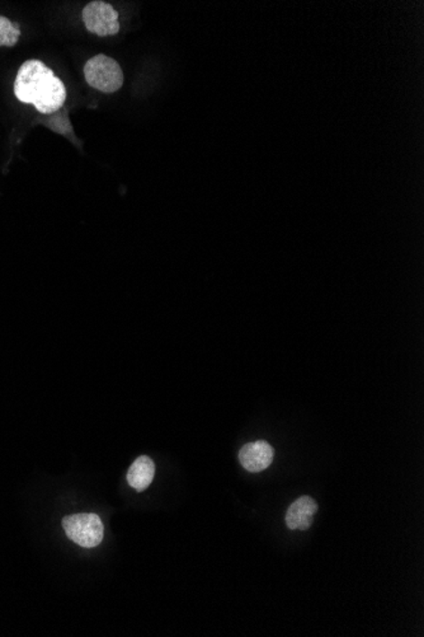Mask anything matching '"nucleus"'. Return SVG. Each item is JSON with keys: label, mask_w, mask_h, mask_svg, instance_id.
<instances>
[{"label": "nucleus", "mask_w": 424, "mask_h": 637, "mask_svg": "<svg viewBox=\"0 0 424 637\" xmlns=\"http://www.w3.org/2000/svg\"><path fill=\"white\" fill-rule=\"evenodd\" d=\"M14 94L20 103L33 104L40 113L51 115L63 109L66 88L54 70L40 60H27L18 69Z\"/></svg>", "instance_id": "1"}, {"label": "nucleus", "mask_w": 424, "mask_h": 637, "mask_svg": "<svg viewBox=\"0 0 424 637\" xmlns=\"http://www.w3.org/2000/svg\"><path fill=\"white\" fill-rule=\"evenodd\" d=\"M85 81L92 88L102 94H115L124 85L121 66L104 54H98L84 66Z\"/></svg>", "instance_id": "2"}, {"label": "nucleus", "mask_w": 424, "mask_h": 637, "mask_svg": "<svg viewBox=\"0 0 424 637\" xmlns=\"http://www.w3.org/2000/svg\"><path fill=\"white\" fill-rule=\"evenodd\" d=\"M69 540L85 549H93L103 540V523L97 514H74L63 519Z\"/></svg>", "instance_id": "3"}, {"label": "nucleus", "mask_w": 424, "mask_h": 637, "mask_svg": "<svg viewBox=\"0 0 424 637\" xmlns=\"http://www.w3.org/2000/svg\"><path fill=\"white\" fill-rule=\"evenodd\" d=\"M85 29L100 37L109 36L110 24L118 22L119 12L106 2H91L82 12Z\"/></svg>", "instance_id": "4"}, {"label": "nucleus", "mask_w": 424, "mask_h": 637, "mask_svg": "<svg viewBox=\"0 0 424 637\" xmlns=\"http://www.w3.org/2000/svg\"><path fill=\"white\" fill-rule=\"evenodd\" d=\"M273 457H275V451H273L271 444L264 440L248 443L239 452V461H241L242 466L249 472L253 473L269 469Z\"/></svg>", "instance_id": "5"}, {"label": "nucleus", "mask_w": 424, "mask_h": 637, "mask_svg": "<svg viewBox=\"0 0 424 637\" xmlns=\"http://www.w3.org/2000/svg\"><path fill=\"white\" fill-rule=\"evenodd\" d=\"M318 512V504L314 498L301 497L294 501L286 513L285 522L288 528L306 531L312 527L314 516Z\"/></svg>", "instance_id": "6"}, {"label": "nucleus", "mask_w": 424, "mask_h": 637, "mask_svg": "<svg viewBox=\"0 0 424 637\" xmlns=\"http://www.w3.org/2000/svg\"><path fill=\"white\" fill-rule=\"evenodd\" d=\"M155 475V464L152 458L141 455L131 464L128 472V482L137 491H144L149 488Z\"/></svg>", "instance_id": "7"}, {"label": "nucleus", "mask_w": 424, "mask_h": 637, "mask_svg": "<svg viewBox=\"0 0 424 637\" xmlns=\"http://www.w3.org/2000/svg\"><path fill=\"white\" fill-rule=\"evenodd\" d=\"M21 35L20 24L12 23L7 17L0 15V48H13Z\"/></svg>", "instance_id": "8"}, {"label": "nucleus", "mask_w": 424, "mask_h": 637, "mask_svg": "<svg viewBox=\"0 0 424 637\" xmlns=\"http://www.w3.org/2000/svg\"><path fill=\"white\" fill-rule=\"evenodd\" d=\"M119 31V22L110 24L109 26V36H115L118 35Z\"/></svg>", "instance_id": "9"}]
</instances>
